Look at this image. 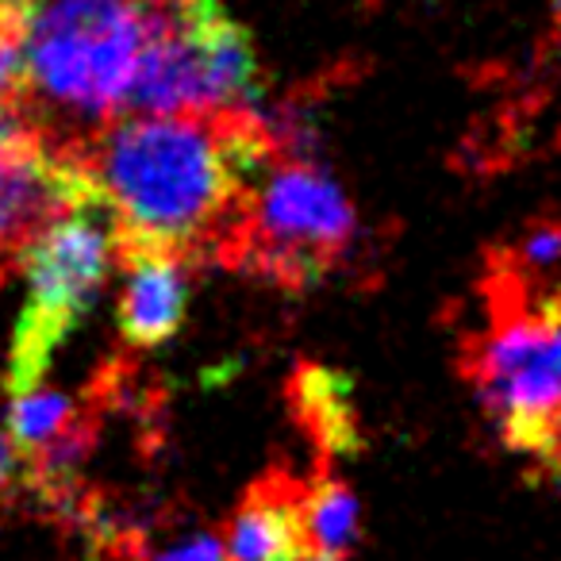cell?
Segmentation results:
<instances>
[{"label":"cell","instance_id":"cell-1","mask_svg":"<svg viewBox=\"0 0 561 561\" xmlns=\"http://www.w3.org/2000/svg\"><path fill=\"white\" fill-rule=\"evenodd\" d=\"M116 219L119 247L216 254L239 224L257 185L280 154L257 108L131 112L81 142Z\"/></svg>","mask_w":561,"mask_h":561},{"label":"cell","instance_id":"cell-2","mask_svg":"<svg viewBox=\"0 0 561 561\" xmlns=\"http://www.w3.org/2000/svg\"><path fill=\"white\" fill-rule=\"evenodd\" d=\"M170 20L154 0H35L27 24L32 101L81 124H116Z\"/></svg>","mask_w":561,"mask_h":561},{"label":"cell","instance_id":"cell-3","mask_svg":"<svg viewBox=\"0 0 561 561\" xmlns=\"http://www.w3.org/2000/svg\"><path fill=\"white\" fill-rule=\"evenodd\" d=\"M358 219L328 170L277 158L250 188L239 224L216 257L280 289H308L351 254Z\"/></svg>","mask_w":561,"mask_h":561},{"label":"cell","instance_id":"cell-4","mask_svg":"<svg viewBox=\"0 0 561 561\" xmlns=\"http://www.w3.org/2000/svg\"><path fill=\"white\" fill-rule=\"evenodd\" d=\"M112 262H119V239L108 204L73 211L32 242L20 262L27 297L9 351V397L39 389L55 354L104 289Z\"/></svg>","mask_w":561,"mask_h":561},{"label":"cell","instance_id":"cell-5","mask_svg":"<svg viewBox=\"0 0 561 561\" xmlns=\"http://www.w3.org/2000/svg\"><path fill=\"white\" fill-rule=\"evenodd\" d=\"M481 408L512 450L561 466V320L527 312L496 320L473 346Z\"/></svg>","mask_w":561,"mask_h":561},{"label":"cell","instance_id":"cell-6","mask_svg":"<svg viewBox=\"0 0 561 561\" xmlns=\"http://www.w3.org/2000/svg\"><path fill=\"white\" fill-rule=\"evenodd\" d=\"M257 96V50L247 27L219 12L173 16L142 58L131 89V112L178 116V112L250 108Z\"/></svg>","mask_w":561,"mask_h":561},{"label":"cell","instance_id":"cell-7","mask_svg":"<svg viewBox=\"0 0 561 561\" xmlns=\"http://www.w3.org/2000/svg\"><path fill=\"white\" fill-rule=\"evenodd\" d=\"M104 188L73 142H50L32 131L0 154V280L12 262H24L32 242L50 224L81 208H101Z\"/></svg>","mask_w":561,"mask_h":561},{"label":"cell","instance_id":"cell-8","mask_svg":"<svg viewBox=\"0 0 561 561\" xmlns=\"http://www.w3.org/2000/svg\"><path fill=\"white\" fill-rule=\"evenodd\" d=\"M188 262L178 250L119 247V335L131 351H158L181 331L188 312Z\"/></svg>","mask_w":561,"mask_h":561},{"label":"cell","instance_id":"cell-9","mask_svg":"<svg viewBox=\"0 0 561 561\" xmlns=\"http://www.w3.org/2000/svg\"><path fill=\"white\" fill-rule=\"evenodd\" d=\"M305 492L289 477L270 473L239 500L227 523V561H297L308 553Z\"/></svg>","mask_w":561,"mask_h":561},{"label":"cell","instance_id":"cell-10","mask_svg":"<svg viewBox=\"0 0 561 561\" xmlns=\"http://www.w3.org/2000/svg\"><path fill=\"white\" fill-rule=\"evenodd\" d=\"M358 496L343 477H316L305 492V538L308 553L323 561H346L358 542Z\"/></svg>","mask_w":561,"mask_h":561},{"label":"cell","instance_id":"cell-11","mask_svg":"<svg viewBox=\"0 0 561 561\" xmlns=\"http://www.w3.org/2000/svg\"><path fill=\"white\" fill-rule=\"evenodd\" d=\"M81 408L70 392L47 389V381L32 392H20L9 404V438L20 454V466H27L32 458H39L47 446H55L73 423L81 420Z\"/></svg>","mask_w":561,"mask_h":561},{"label":"cell","instance_id":"cell-12","mask_svg":"<svg viewBox=\"0 0 561 561\" xmlns=\"http://www.w3.org/2000/svg\"><path fill=\"white\" fill-rule=\"evenodd\" d=\"M300 404V420L316 435L320 446L346 450L354 443V415H351V385L331 369L305 366L293 381Z\"/></svg>","mask_w":561,"mask_h":561},{"label":"cell","instance_id":"cell-13","mask_svg":"<svg viewBox=\"0 0 561 561\" xmlns=\"http://www.w3.org/2000/svg\"><path fill=\"white\" fill-rule=\"evenodd\" d=\"M35 0H0V104L32 108L27 85V24Z\"/></svg>","mask_w":561,"mask_h":561},{"label":"cell","instance_id":"cell-14","mask_svg":"<svg viewBox=\"0 0 561 561\" xmlns=\"http://www.w3.org/2000/svg\"><path fill=\"white\" fill-rule=\"evenodd\" d=\"M512 257L523 270H550V265H561V224L530 227V231L515 242Z\"/></svg>","mask_w":561,"mask_h":561},{"label":"cell","instance_id":"cell-15","mask_svg":"<svg viewBox=\"0 0 561 561\" xmlns=\"http://www.w3.org/2000/svg\"><path fill=\"white\" fill-rule=\"evenodd\" d=\"M16 466H20V454L9 438V427H0V507H4V496H9V489H12Z\"/></svg>","mask_w":561,"mask_h":561},{"label":"cell","instance_id":"cell-16","mask_svg":"<svg viewBox=\"0 0 561 561\" xmlns=\"http://www.w3.org/2000/svg\"><path fill=\"white\" fill-rule=\"evenodd\" d=\"M158 9L170 16H204V12H219V0H154Z\"/></svg>","mask_w":561,"mask_h":561},{"label":"cell","instance_id":"cell-17","mask_svg":"<svg viewBox=\"0 0 561 561\" xmlns=\"http://www.w3.org/2000/svg\"><path fill=\"white\" fill-rule=\"evenodd\" d=\"M538 308H542V312H550V316H558V320H561V280H558V289H553L550 297H546Z\"/></svg>","mask_w":561,"mask_h":561},{"label":"cell","instance_id":"cell-18","mask_svg":"<svg viewBox=\"0 0 561 561\" xmlns=\"http://www.w3.org/2000/svg\"><path fill=\"white\" fill-rule=\"evenodd\" d=\"M297 561H323V558H316V553H305V558H297Z\"/></svg>","mask_w":561,"mask_h":561}]
</instances>
